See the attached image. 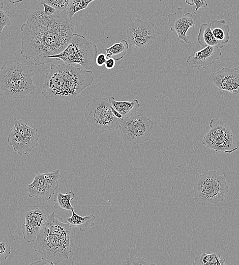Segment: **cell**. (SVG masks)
Wrapping results in <instances>:
<instances>
[{
	"label": "cell",
	"instance_id": "cell-1",
	"mask_svg": "<svg viewBox=\"0 0 239 265\" xmlns=\"http://www.w3.org/2000/svg\"><path fill=\"white\" fill-rule=\"evenodd\" d=\"M26 16V21L20 27L21 56L33 59L35 66L52 62L49 57L62 52L73 34L72 19L66 11L56 10L46 15L40 7Z\"/></svg>",
	"mask_w": 239,
	"mask_h": 265
},
{
	"label": "cell",
	"instance_id": "cell-2",
	"mask_svg": "<svg viewBox=\"0 0 239 265\" xmlns=\"http://www.w3.org/2000/svg\"><path fill=\"white\" fill-rule=\"evenodd\" d=\"M90 70L66 63L51 64L45 75L41 94L46 97L71 100L93 83Z\"/></svg>",
	"mask_w": 239,
	"mask_h": 265
},
{
	"label": "cell",
	"instance_id": "cell-3",
	"mask_svg": "<svg viewBox=\"0 0 239 265\" xmlns=\"http://www.w3.org/2000/svg\"><path fill=\"white\" fill-rule=\"evenodd\" d=\"M72 226L63 221L55 212L48 216L38 234L34 248L41 255V258L57 264L69 258L72 251L70 237Z\"/></svg>",
	"mask_w": 239,
	"mask_h": 265
},
{
	"label": "cell",
	"instance_id": "cell-4",
	"mask_svg": "<svg viewBox=\"0 0 239 265\" xmlns=\"http://www.w3.org/2000/svg\"><path fill=\"white\" fill-rule=\"evenodd\" d=\"M33 69L17 60L6 61L0 69V96L4 98L24 99L34 95Z\"/></svg>",
	"mask_w": 239,
	"mask_h": 265
},
{
	"label": "cell",
	"instance_id": "cell-5",
	"mask_svg": "<svg viewBox=\"0 0 239 265\" xmlns=\"http://www.w3.org/2000/svg\"><path fill=\"white\" fill-rule=\"evenodd\" d=\"M97 52V47L94 43L82 35L73 33L65 49L49 58L62 60L65 63L73 65L78 64L89 70L96 63Z\"/></svg>",
	"mask_w": 239,
	"mask_h": 265
},
{
	"label": "cell",
	"instance_id": "cell-6",
	"mask_svg": "<svg viewBox=\"0 0 239 265\" xmlns=\"http://www.w3.org/2000/svg\"><path fill=\"white\" fill-rule=\"evenodd\" d=\"M228 189L226 179L216 170L199 174L193 186L194 198L202 205L223 201L227 197Z\"/></svg>",
	"mask_w": 239,
	"mask_h": 265
},
{
	"label": "cell",
	"instance_id": "cell-7",
	"mask_svg": "<svg viewBox=\"0 0 239 265\" xmlns=\"http://www.w3.org/2000/svg\"><path fill=\"white\" fill-rule=\"evenodd\" d=\"M112 108L107 97H96L87 102L84 118L94 132L100 135L119 128L121 120L113 114Z\"/></svg>",
	"mask_w": 239,
	"mask_h": 265
},
{
	"label": "cell",
	"instance_id": "cell-8",
	"mask_svg": "<svg viewBox=\"0 0 239 265\" xmlns=\"http://www.w3.org/2000/svg\"><path fill=\"white\" fill-rule=\"evenodd\" d=\"M210 129L203 139V144L217 152L230 153L239 147V141L230 129L216 118H212L209 123Z\"/></svg>",
	"mask_w": 239,
	"mask_h": 265
},
{
	"label": "cell",
	"instance_id": "cell-9",
	"mask_svg": "<svg viewBox=\"0 0 239 265\" xmlns=\"http://www.w3.org/2000/svg\"><path fill=\"white\" fill-rule=\"evenodd\" d=\"M153 127L147 116L135 113L121 120L119 128L123 142L136 144L148 140Z\"/></svg>",
	"mask_w": 239,
	"mask_h": 265
},
{
	"label": "cell",
	"instance_id": "cell-10",
	"mask_svg": "<svg viewBox=\"0 0 239 265\" xmlns=\"http://www.w3.org/2000/svg\"><path fill=\"white\" fill-rule=\"evenodd\" d=\"M39 135L36 128H33L22 120L15 121L7 138L8 142L19 155L26 154L38 146Z\"/></svg>",
	"mask_w": 239,
	"mask_h": 265
},
{
	"label": "cell",
	"instance_id": "cell-11",
	"mask_svg": "<svg viewBox=\"0 0 239 265\" xmlns=\"http://www.w3.org/2000/svg\"><path fill=\"white\" fill-rule=\"evenodd\" d=\"M61 177L58 169L35 174L33 181L26 186L25 190L28 193L29 198L35 197L48 201L58 188V180Z\"/></svg>",
	"mask_w": 239,
	"mask_h": 265
},
{
	"label": "cell",
	"instance_id": "cell-12",
	"mask_svg": "<svg viewBox=\"0 0 239 265\" xmlns=\"http://www.w3.org/2000/svg\"><path fill=\"white\" fill-rule=\"evenodd\" d=\"M154 26L151 21L134 20L126 31L129 44L138 49L152 43L156 37Z\"/></svg>",
	"mask_w": 239,
	"mask_h": 265
},
{
	"label": "cell",
	"instance_id": "cell-13",
	"mask_svg": "<svg viewBox=\"0 0 239 265\" xmlns=\"http://www.w3.org/2000/svg\"><path fill=\"white\" fill-rule=\"evenodd\" d=\"M182 10V8H178L176 12L168 15L167 25L179 42L189 43L187 33L190 28L195 26L196 17L189 12L184 13Z\"/></svg>",
	"mask_w": 239,
	"mask_h": 265
},
{
	"label": "cell",
	"instance_id": "cell-14",
	"mask_svg": "<svg viewBox=\"0 0 239 265\" xmlns=\"http://www.w3.org/2000/svg\"><path fill=\"white\" fill-rule=\"evenodd\" d=\"M24 216L25 220L21 225L23 238L27 242L32 243L36 240L48 216L44 210L39 207L28 208Z\"/></svg>",
	"mask_w": 239,
	"mask_h": 265
},
{
	"label": "cell",
	"instance_id": "cell-15",
	"mask_svg": "<svg viewBox=\"0 0 239 265\" xmlns=\"http://www.w3.org/2000/svg\"><path fill=\"white\" fill-rule=\"evenodd\" d=\"M208 80L220 90L239 94V69L237 67H224L213 72Z\"/></svg>",
	"mask_w": 239,
	"mask_h": 265
},
{
	"label": "cell",
	"instance_id": "cell-16",
	"mask_svg": "<svg viewBox=\"0 0 239 265\" xmlns=\"http://www.w3.org/2000/svg\"><path fill=\"white\" fill-rule=\"evenodd\" d=\"M222 53L220 48L207 46L197 51L193 52L186 59L190 67L198 69L201 67L207 70L213 63L219 59Z\"/></svg>",
	"mask_w": 239,
	"mask_h": 265
},
{
	"label": "cell",
	"instance_id": "cell-17",
	"mask_svg": "<svg viewBox=\"0 0 239 265\" xmlns=\"http://www.w3.org/2000/svg\"><path fill=\"white\" fill-rule=\"evenodd\" d=\"M113 108L118 112L124 119L135 114L138 110L140 104L137 99L132 101H117L113 96L108 98Z\"/></svg>",
	"mask_w": 239,
	"mask_h": 265
},
{
	"label": "cell",
	"instance_id": "cell-18",
	"mask_svg": "<svg viewBox=\"0 0 239 265\" xmlns=\"http://www.w3.org/2000/svg\"><path fill=\"white\" fill-rule=\"evenodd\" d=\"M197 41L202 47L207 46L217 47L222 48L223 44L218 41L214 36L210 25L205 23L201 24L197 35Z\"/></svg>",
	"mask_w": 239,
	"mask_h": 265
},
{
	"label": "cell",
	"instance_id": "cell-19",
	"mask_svg": "<svg viewBox=\"0 0 239 265\" xmlns=\"http://www.w3.org/2000/svg\"><path fill=\"white\" fill-rule=\"evenodd\" d=\"M214 37L222 44H225L230 40V27L224 19H215L210 24Z\"/></svg>",
	"mask_w": 239,
	"mask_h": 265
},
{
	"label": "cell",
	"instance_id": "cell-20",
	"mask_svg": "<svg viewBox=\"0 0 239 265\" xmlns=\"http://www.w3.org/2000/svg\"><path fill=\"white\" fill-rule=\"evenodd\" d=\"M71 211V216L68 218L66 221L72 226L78 227L80 231H85L90 227L94 226L96 217L94 215L91 214L85 216H81L77 214L74 209Z\"/></svg>",
	"mask_w": 239,
	"mask_h": 265
},
{
	"label": "cell",
	"instance_id": "cell-21",
	"mask_svg": "<svg viewBox=\"0 0 239 265\" xmlns=\"http://www.w3.org/2000/svg\"><path fill=\"white\" fill-rule=\"evenodd\" d=\"M75 198V193L72 191H70L63 194L58 192L53 194V201L55 204L53 207L55 209H60L72 211L74 209L71 203V201Z\"/></svg>",
	"mask_w": 239,
	"mask_h": 265
},
{
	"label": "cell",
	"instance_id": "cell-22",
	"mask_svg": "<svg viewBox=\"0 0 239 265\" xmlns=\"http://www.w3.org/2000/svg\"><path fill=\"white\" fill-rule=\"evenodd\" d=\"M193 265H224L225 259L219 253H206L203 252L201 255L194 258Z\"/></svg>",
	"mask_w": 239,
	"mask_h": 265
},
{
	"label": "cell",
	"instance_id": "cell-23",
	"mask_svg": "<svg viewBox=\"0 0 239 265\" xmlns=\"http://www.w3.org/2000/svg\"><path fill=\"white\" fill-rule=\"evenodd\" d=\"M129 48V44L126 40H122L115 43L110 47L105 48L106 57L113 58L115 61H119L123 58Z\"/></svg>",
	"mask_w": 239,
	"mask_h": 265
},
{
	"label": "cell",
	"instance_id": "cell-24",
	"mask_svg": "<svg viewBox=\"0 0 239 265\" xmlns=\"http://www.w3.org/2000/svg\"><path fill=\"white\" fill-rule=\"evenodd\" d=\"M95 0H70L66 12L70 18L82 10H86L89 4Z\"/></svg>",
	"mask_w": 239,
	"mask_h": 265
},
{
	"label": "cell",
	"instance_id": "cell-25",
	"mask_svg": "<svg viewBox=\"0 0 239 265\" xmlns=\"http://www.w3.org/2000/svg\"><path fill=\"white\" fill-rule=\"evenodd\" d=\"M121 265H149L152 264L146 258L141 257H135L133 256L127 257L121 264Z\"/></svg>",
	"mask_w": 239,
	"mask_h": 265
},
{
	"label": "cell",
	"instance_id": "cell-26",
	"mask_svg": "<svg viewBox=\"0 0 239 265\" xmlns=\"http://www.w3.org/2000/svg\"><path fill=\"white\" fill-rule=\"evenodd\" d=\"M4 4L0 2V34L2 33L3 30L5 26L11 25L9 19V12L8 11L3 10Z\"/></svg>",
	"mask_w": 239,
	"mask_h": 265
},
{
	"label": "cell",
	"instance_id": "cell-27",
	"mask_svg": "<svg viewBox=\"0 0 239 265\" xmlns=\"http://www.w3.org/2000/svg\"><path fill=\"white\" fill-rule=\"evenodd\" d=\"M70 0H43L42 1L59 11H66Z\"/></svg>",
	"mask_w": 239,
	"mask_h": 265
},
{
	"label": "cell",
	"instance_id": "cell-28",
	"mask_svg": "<svg viewBox=\"0 0 239 265\" xmlns=\"http://www.w3.org/2000/svg\"><path fill=\"white\" fill-rule=\"evenodd\" d=\"M11 251V247L6 241L0 242V263L7 259Z\"/></svg>",
	"mask_w": 239,
	"mask_h": 265
},
{
	"label": "cell",
	"instance_id": "cell-29",
	"mask_svg": "<svg viewBox=\"0 0 239 265\" xmlns=\"http://www.w3.org/2000/svg\"><path fill=\"white\" fill-rule=\"evenodd\" d=\"M187 4L192 6L195 5V12L197 11L201 8H204L207 6L206 0H185Z\"/></svg>",
	"mask_w": 239,
	"mask_h": 265
},
{
	"label": "cell",
	"instance_id": "cell-30",
	"mask_svg": "<svg viewBox=\"0 0 239 265\" xmlns=\"http://www.w3.org/2000/svg\"><path fill=\"white\" fill-rule=\"evenodd\" d=\"M41 4L43 6L44 8V13L48 16L52 15L56 11V10L53 7L44 3L43 2H41Z\"/></svg>",
	"mask_w": 239,
	"mask_h": 265
},
{
	"label": "cell",
	"instance_id": "cell-31",
	"mask_svg": "<svg viewBox=\"0 0 239 265\" xmlns=\"http://www.w3.org/2000/svg\"><path fill=\"white\" fill-rule=\"evenodd\" d=\"M107 60L106 56L103 53L97 55L96 58V63L99 66H102L105 64Z\"/></svg>",
	"mask_w": 239,
	"mask_h": 265
},
{
	"label": "cell",
	"instance_id": "cell-32",
	"mask_svg": "<svg viewBox=\"0 0 239 265\" xmlns=\"http://www.w3.org/2000/svg\"><path fill=\"white\" fill-rule=\"evenodd\" d=\"M115 60L111 57L107 59L105 63V66L107 69H112L115 65Z\"/></svg>",
	"mask_w": 239,
	"mask_h": 265
},
{
	"label": "cell",
	"instance_id": "cell-33",
	"mask_svg": "<svg viewBox=\"0 0 239 265\" xmlns=\"http://www.w3.org/2000/svg\"><path fill=\"white\" fill-rule=\"evenodd\" d=\"M34 264L53 265V264L51 262L48 261L47 260H46L45 259H43V258H42L41 260H39L38 261H36L30 263V264Z\"/></svg>",
	"mask_w": 239,
	"mask_h": 265
},
{
	"label": "cell",
	"instance_id": "cell-34",
	"mask_svg": "<svg viewBox=\"0 0 239 265\" xmlns=\"http://www.w3.org/2000/svg\"><path fill=\"white\" fill-rule=\"evenodd\" d=\"M9 2L11 4H16L22 2L23 0H8Z\"/></svg>",
	"mask_w": 239,
	"mask_h": 265
}]
</instances>
